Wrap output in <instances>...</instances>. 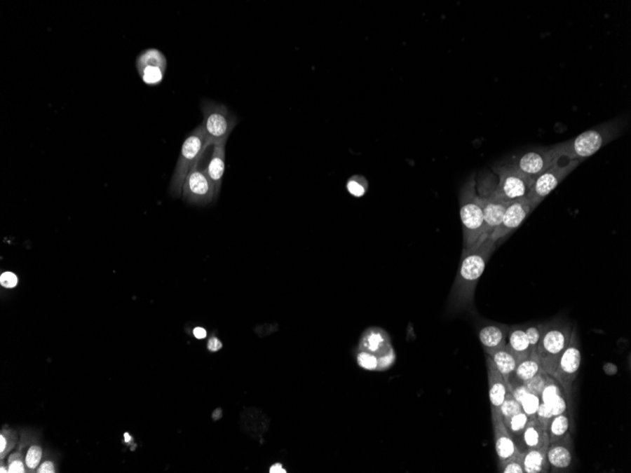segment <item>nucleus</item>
Here are the masks:
<instances>
[{
	"instance_id": "obj_1",
	"label": "nucleus",
	"mask_w": 631,
	"mask_h": 473,
	"mask_svg": "<svg viewBox=\"0 0 631 473\" xmlns=\"http://www.w3.org/2000/svg\"><path fill=\"white\" fill-rule=\"evenodd\" d=\"M497 245L487 239L480 247L463 249L458 274L448 299V312L473 311L475 289Z\"/></svg>"
},
{
	"instance_id": "obj_2",
	"label": "nucleus",
	"mask_w": 631,
	"mask_h": 473,
	"mask_svg": "<svg viewBox=\"0 0 631 473\" xmlns=\"http://www.w3.org/2000/svg\"><path fill=\"white\" fill-rule=\"evenodd\" d=\"M625 126L627 121L625 118H616L586 130L573 139L552 146L559 159L582 162L618 138L624 132Z\"/></svg>"
},
{
	"instance_id": "obj_3",
	"label": "nucleus",
	"mask_w": 631,
	"mask_h": 473,
	"mask_svg": "<svg viewBox=\"0 0 631 473\" xmlns=\"http://www.w3.org/2000/svg\"><path fill=\"white\" fill-rule=\"evenodd\" d=\"M461 219L463 228V249H473L484 243V214L482 203L477 190L475 175L470 177L459 196Z\"/></svg>"
},
{
	"instance_id": "obj_4",
	"label": "nucleus",
	"mask_w": 631,
	"mask_h": 473,
	"mask_svg": "<svg viewBox=\"0 0 631 473\" xmlns=\"http://www.w3.org/2000/svg\"><path fill=\"white\" fill-rule=\"evenodd\" d=\"M572 323L563 319H554L543 323V333L537 355L541 366L546 374L553 375L560 356L569 344Z\"/></svg>"
},
{
	"instance_id": "obj_5",
	"label": "nucleus",
	"mask_w": 631,
	"mask_h": 473,
	"mask_svg": "<svg viewBox=\"0 0 631 473\" xmlns=\"http://www.w3.org/2000/svg\"><path fill=\"white\" fill-rule=\"evenodd\" d=\"M209 146L203 127L193 130L182 146L178 161L171 179L170 192L173 197L182 196L184 179L193 168L197 167L201 158Z\"/></svg>"
},
{
	"instance_id": "obj_6",
	"label": "nucleus",
	"mask_w": 631,
	"mask_h": 473,
	"mask_svg": "<svg viewBox=\"0 0 631 473\" xmlns=\"http://www.w3.org/2000/svg\"><path fill=\"white\" fill-rule=\"evenodd\" d=\"M203 121L201 123L209 146L226 144L231 133L238 124V118L227 106L205 100L201 102Z\"/></svg>"
},
{
	"instance_id": "obj_7",
	"label": "nucleus",
	"mask_w": 631,
	"mask_h": 473,
	"mask_svg": "<svg viewBox=\"0 0 631 473\" xmlns=\"http://www.w3.org/2000/svg\"><path fill=\"white\" fill-rule=\"evenodd\" d=\"M492 170L498 177L494 190L500 198L510 203L527 198L532 186V179L524 175L507 161L494 165Z\"/></svg>"
},
{
	"instance_id": "obj_8",
	"label": "nucleus",
	"mask_w": 631,
	"mask_h": 473,
	"mask_svg": "<svg viewBox=\"0 0 631 473\" xmlns=\"http://www.w3.org/2000/svg\"><path fill=\"white\" fill-rule=\"evenodd\" d=\"M581 164V161H578V160H574V161L560 160L557 162L556 164L551 165L550 167L533 179L532 186L530 187L527 198L536 207H538L543 200L554 189L557 188L563 179L570 175Z\"/></svg>"
},
{
	"instance_id": "obj_9",
	"label": "nucleus",
	"mask_w": 631,
	"mask_h": 473,
	"mask_svg": "<svg viewBox=\"0 0 631 473\" xmlns=\"http://www.w3.org/2000/svg\"><path fill=\"white\" fill-rule=\"evenodd\" d=\"M582 361L581 342H579L578 330L573 328L569 344L562 355L560 356L556 371L552 377L556 379L564 391L565 396L570 399L573 392V385L578 377Z\"/></svg>"
},
{
	"instance_id": "obj_10",
	"label": "nucleus",
	"mask_w": 631,
	"mask_h": 473,
	"mask_svg": "<svg viewBox=\"0 0 631 473\" xmlns=\"http://www.w3.org/2000/svg\"><path fill=\"white\" fill-rule=\"evenodd\" d=\"M492 179L489 176H483L477 183V190L480 195L484 214V241L489 239V235L502 221L506 208L508 205L507 201L503 200L495 193V186Z\"/></svg>"
},
{
	"instance_id": "obj_11",
	"label": "nucleus",
	"mask_w": 631,
	"mask_h": 473,
	"mask_svg": "<svg viewBox=\"0 0 631 473\" xmlns=\"http://www.w3.org/2000/svg\"><path fill=\"white\" fill-rule=\"evenodd\" d=\"M559 161L560 159L557 156L553 146H549L531 149L523 154L516 155L507 162L524 175L534 179L536 177Z\"/></svg>"
},
{
	"instance_id": "obj_12",
	"label": "nucleus",
	"mask_w": 631,
	"mask_h": 473,
	"mask_svg": "<svg viewBox=\"0 0 631 473\" xmlns=\"http://www.w3.org/2000/svg\"><path fill=\"white\" fill-rule=\"evenodd\" d=\"M182 197L195 205H208L215 200V187L206 168H193L187 175L182 190Z\"/></svg>"
},
{
	"instance_id": "obj_13",
	"label": "nucleus",
	"mask_w": 631,
	"mask_h": 473,
	"mask_svg": "<svg viewBox=\"0 0 631 473\" xmlns=\"http://www.w3.org/2000/svg\"><path fill=\"white\" fill-rule=\"evenodd\" d=\"M537 208L527 198L510 201L503 216L502 221L489 235V240L498 244L504 240L508 235L520 227L524 219Z\"/></svg>"
},
{
	"instance_id": "obj_14",
	"label": "nucleus",
	"mask_w": 631,
	"mask_h": 473,
	"mask_svg": "<svg viewBox=\"0 0 631 473\" xmlns=\"http://www.w3.org/2000/svg\"><path fill=\"white\" fill-rule=\"evenodd\" d=\"M135 65L141 80L147 85L155 86L164 80L168 61L161 51L148 48L138 55Z\"/></svg>"
},
{
	"instance_id": "obj_15",
	"label": "nucleus",
	"mask_w": 631,
	"mask_h": 473,
	"mask_svg": "<svg viewBox=\"0 0 631 473\" xmlns=\"http://www.w3.org/2000/svg\"><path fill=\"white\" fill-rule=\"evenodd\" d=\"M510 326L480 320L477 325V337L487 355L504 349Z\"/></svg>"
},
{
	"instance_id": "obj_16",
	"label": "nucleus",
	"mask_w": 631,
	"mask_h": 473,
	"mask_svg": "<svg viewBox=\"0 0 631 473\" xmlns=\"http://www.w3.org/2000/svg\"><path fill=\"white\" fill-rule=\"evenodd\" d=\"M492 428H494V437L495 451L498 456L499 463L515 458L521 451L517 447L515 440L508 432L505 425L501 414L491 413Z\"/></svg>"
},
{
	"instance_id": "obj_17",
	"label": "nucleus",
	"mask_w": 631,
	"mask_h": 473,
	"mask_svg": "<svg viewBox=\"0 0 631 473\" xmlns=\"http://www.w3.org/2000/svg\"><path fill=\"white\" fill-rule=\"evenodd\" d=\"M487 374H488L489 397L491 413L501 414V405L507 395L508 388L492 359L486 355Z\"/></svg>"
},
{
	"instance_id": "obj_18",
	"label": "nucleus",
	"mask_w": 631,
	"mask_h": 473,
	"mask_svg": "<svg viewBox=\"0 0 631 473\" xmlns=\"http://www.w3.org/2000/svg\"><path fill=\"white\" fill-rule=\"evenodd\" d=\"M546 456L551 472H566L572 467L574 461L573 439L551 443Z\"/></svg>"
},
{
	"instance_id": "obj_19",
	"label": "nucleus",
	"mask_w": 631,
	"mask_h": 473,
	"mask_svg": "<svg viewBox=\"0 0 631 473\" xmlns=\"http://www.w3.org/2000/svg\"><path fill=\"white\" fill-rule=\"evenodd\" d=\"M505 348L514 356L517 363H520L521 361L531 355L529 339H527L524 325L510 326Z\"/></svg>"
},
{
	"instance_id": "obj_20",
	"label": "nucleus",
	"mask_w": 631,
	"mask_h": 473,
	"mask_svg": "<svg viewBox=\"0 0 631 473\" xmlns=\"http://www.w3.org/2000/svg\"><path fill=\"white\" fill-rule=\"evenodd\" d=\"M391 338L386 331L378 327L367 329L364 331L359 343V350L361 352H383L384 350H391ZM383 355V353H382Z\"/></svg>"
},
{
	"instance_id": "obj_21",
	"label": "nucleus",
	"mask_w": 631,
	"mask_h": 473,
	"mask_svg": "<svg viewBox=\"0 0 631 473\" xmlns=\"http://www.w3.org/2000/svg\"><path fill=\"white\" fill-rule=\"evenodd\" d=\"M542 366H541L540 360H538V355H531L529 357L517 364L515 371L511 375L510 379V391H513V388L516 385L526 384L536 375L542 372Z\"/></svg>"
},
{
	"instance_id": "obj_22",
	"label": "nucleus",
	"mask_w": 631,
	"mask_h": 473,
	"mask_svg": "<svg viewBox=\"0 0 631 473\" xmlns=\"http://www.w3.org/2000/svg\"><path fill=\"white\" fill-rule=\"evenodd\" d=\"M225 146L226 144H219L214 146L210 162L206 168L209 178L215 187V200L219 197L222 189V178L225 172Z\"/></svg>"
},
{
	"instance_id": "obj_23",
	"label": "nucleus",
	"mask_w": 631,
	"mask_h": 473,
	"mask_svg": "<svg viewBox=\"0 0 631 473\" xmlns=\"http://www.w3.org/2000/svg\"><path fill=\"white\" fill-rule=\"evenodd\" d=\"M549 443L542 447L531 448L523 452V467L524 473H545L550 472L548 461Z\"/></svg>"
},
{
	"instance_id": "obj_24",
	"label": "nucleus",
	"mask_w": 631,
	"mask_h": 473,
	"mask_svg": "<svg viewBox=\"0 0 631 473\" xmlns=\"http://www.w3.org/2000/svg\"><path fill=\"white\" fill-rule=\"evenodd\" d=\"M521 439L523 440L524 447L523 452L531 450V448L542 447L543 445L549 443L548 430L543 428L537 418L529 420L522 434Z\"/></svg>"
},
{
	"instance_id": "obj_25",
	"label": "nucleus",
	"mask_w": 631,
	"mask_h": 473,
	"mask_svg": "<svg viewBox=\"0 0 631 473\" xmlns=\"http://www.w3.org/2000/svg\"><path fill=\"white\" fill-rule=\"evenodd\" d=\"M571 420L568 411L555 416L548 428L549 444L572 439Z\"/></svg>"
},
{
	"instance_id": "obj_26",
	"label": "nucleus",
	"mask_w": 631,
	"mask_h": 473,
	"mask_svg": "<svg viewBox=\"0 0 631 473\" xmlns=\"http://www.w3.org/2000/svg\"><path fill=\"white\" fill-rule=\"evenodd\" d=\"M492 359L495 366L498 369L500 373L504 378L506 384H507L508 390H510V379L511 375L513 374L517 366L516 359L511 355L506 348L496 352L491 353L489 355Z\"/></svg>"
},
{
	"instance_id": "obj_27",
	"label": "nucleus",
	"mask_w": 631,
	"mask_h": 473,
	"mask_svg": "<svg viewBox=\"0 0 631 473\" xmlns=\"http://www.w3.org/2000/svg\"><path fill=\"white\" fill-rule=\"evenodd\" d=\"M529 421V417L524 414V411H522L519 414L511 417L510 420L505 421L504 423L507 426L508 432L513 436V439H515L521 437Z\"/></svg>"
},
{
	"instance_id": "obj_28",
	"label": "nucleus",
	"mask_w": 631,
	"mask_h": 473,
	"mask_svg": "<svg viewBox=\"0 0 631 473\" xmlns=\"http://www.w3.org/2000/svg\"><path fill=\"white\" fill-rule=\"evenodd\" d=\"M524 331H526L527 339L529 342L530 353L536 355L537 353L538 343H540L541 336L543 333V323L530 322L524 325Z\"/></svg>"
},
{
	"instance_id": "obj_29",
	"label": "nucleus",
	"mask_w": 631,
	"mask_h": 473,
	"mask_svg": "<svg viewBox=\"0 0 631 473\" xmlns=\"http://www.w3.org/2000/svg\"><path fill=\"white\" fill-rule=\"evenodd\" d=\"M518 402L521 404L524 414L529 417V420H534L536 415H537L538 406L542 402H541L540 396L535 395V394L529 391Z\"/></svg>"
},
{
	"instance_id": "obj_30",
	"label": "nucleus",
	"mask_w": 631,
	"mask_h": 473,
	"mask_svg": "<svg viewBox=\"0 0 631 473\" xmlns=\"http://www.w3.org/2000/svg\"><path fill=\"white\" fill-rule=\"evenodd\" d=\"M500 411H501L502 418L505 423V421L510 420L513 416L523 411V409H522L521 404H519V402L514 398L513 393L508 390L504 402H503Z\"/></svg>"
},
{
	"instance_id": "obj_31",
	"label": "nucleus",
	"mask_w": 631,
	"mask_h": 473,
	"mask_svg": "<svg viewBox=\"0 0 631 473\" xmlns=\"http://www.w3.org/2000/svg\"><path fill=\"white\" fill-rule=\"evenodd\" d=\"M563 394H564V391H563L559 383L550 375H548L545 388H543V392L540 395L541 402L543 404H548V402L557 398V397L563 395Z\"/></svg>"
},
{
	"instance_id": "obj_32",
	"label": "nucleus",
	"mask_w": 631,
	"mask_h": 473,
	"mask_svg": "<svg viewBox=\"0 0 631 473\" xmlns=\"http://www.w3.org/2000/svg\"><path fill=\"white\" fill-rule=\"evenodd\" d=\"M346 187L351 195L360 198L365 195L368 189V181L363 176H352L348 179Z\"/></svg>"
},
{
	"instance_id": "obj_33",
	"label": "nucleus",
	"mask_w": 631,
	"mask_h": 473,
	"mask_svg": "<svg viewBox=\"0 0 631 473\" xmlns=\"http://www.w3.org/2000/svg\"><path fill=\"white\" fill-rule=\"evenodd\" d=\"M499 472L524 473L523 467V452L519 453L515 458L508 459V460L499 463Z\"/></svg>"
},
{
	"instance_id": "obj_34",
	"label": "nucleus",
	"mask_w": 631,
	"mask_h": 473,
	"mask_svg": "<svg viewBox=\"0 0 631 473\" xmlns=\"http://www.w3.org/2000/svg\"><path fill=\"white\" fill-rule=\"evenodd\" d=\"M548 376V374H546L545 372H540V373L536 375L534 378H532L531 380H529V382L524 385H526L529 392L540 396L541 393L543 392V388H545Z\"/></svg>"
},
{
	"instance_id": "obj_35",
	"label": "nucleus",
	"mask_w": 631,
	"mask_h": 473,
	"mask_svg": "<svg viewBox=\"0 0 631 473\" xmlns=\"http://www.w3.org/2000/svg\"><path fill=\"white\" fill-rule=\"evenodd\" d=\"M549 411L552 413V415L557 416L562 414V413H564L568 411V402L567 399L565 398L564 394L563 395H560L552 399V401L548 402V404H545Z\"/></svg>"
},
{
	"instance_id": "obj_36",
	"label": "nucleus",
	"mask_w": 631,
	"mask_h": 473,
	"mask_svg": "<svg viewBox=\"0 0 631 473\" xmlns=\"http://www.w3.org/2000/svg\"><path fill=\"white\" fill-rule=\"evenodd\" d=\"M553 418L554 416L549 411L548 406H546L545 404H543V402H541L537 411V415H536V418H537L538 423L542 424L543 428L548 430L549 423H550V421Z\"/></svg>"
},
{
	"instance_id": "obj_37",
	"label": "nucleus",
	"mask_w": 631,
	"mask_h": 473,
	"mask_svg": "<svg viewBox=\"0 0 631 473\" xmlns=\"http://www.w3.org/2000/svg\"><path fill=\"white\" fill-rule=\"evenodd\" d=\"M41 458H42V450H41L40 447L34 446V447L29 448L28 453H27V466H28L29 469H35V467H37V465L39 464Z\"/></svg>"
},
{
	"instance_id": "obj_38",
	"label": "nucleus",
	"mask_w": 631,
	"mask_h": 473,
	"mask_svg": "<svg viewBox=\"0 0 631 473\" xmlns=\"http://www.w3.org/2000/svg\"><path fill=\"white\" fill-rule=\"evenodd\" d=\"M18 282V277L12 273H5L0 277V284H1L2 287L6 288L15 287Z\"/></svg>"
},
{
	"instance_id": "obj_39",
	"label": "nucleus",
	"mask_w": 631,
	"mask_h": 473,
	"mask_svg": "<svg viewBox=\"0 0 631 473\" xmlns=\"http://www.w3.org/2000/svg\"><path fill=\"white\" fill-rule=\"evenodd\" d=\"M208 348L211 352H217V350H219L222 348V341H220L219 338H217V337H212L208 342Z\"/></svg>"
},
{
	"instance_id": "obj_40",
	"label": "nucleus",
	"mask_w": 631,
	"mask_h": 473,
	"mask_svg": "<svg viewBox=\"0 0 631 473\" xmlns=\"http://www.w3.org/2000/svg\"><path fill=\"white\" fill-rule=\"evenodd\" d=\"M9 472L11 473H22L24 472L23 464L21 461L11 462L9 467Z\"/></svg>"
},
{
	"instance_id": "obj_41",
	"label": "nucleus",
	"mask_w": 631,
	"mask_h": 473,
	"mask_svg": "<svg viewBox=\"0 0 631 473\" xmlns=\"http://www.w3.org/2000/svg\"><path fill=\"white\" fill-rule=\"evenodd\" d=\"M38 472L39 473H53L54 472V467L53 464L51 462H46L43 463L42 466H41L40 469H38Z\"/></svg>"
},
{
	"instance_id": "obj_42",
	"label": "nucleus",
	"mask_w": 631,
	"mask_h": 473,
	"mask_svg": "<svg viewBox=\"0 0 631 473\" xmlns=\"http://www.w3.org/2000/svg\"><path fill=\"white\" fill-rule=\"evenodd\" d=\"M193 334H194L196 338L198 339L205 338L206 336H208V333H206L205 329L201 327L195 328L194 331H193Z\"/></svg>"
},
{
	"instance_id": "obj_43",
	"label": "nucleus",
	"mask_w": 631,
	"mask_h": 473,
	"mask_svg": "<svg viewBox=\"0 0 631 473\" xmlns=\"http://www.w3.org/2000/svg\"><path fill=\"white\" fill-rule=\"evenodd\" d=\"M269 472L271 473H284L287 472L284 469H283L281 464H276L273 465V467L269 469Z\"/></svg>"
},
{
	"instance_id": "obj_44",
	"label": "nucleus",
	"mask_w": 631,
	"mask_h": 473,
	"mask_svg": "<svg viewBox=\"0 0 631 473\" xmlns=\"http://www.w3.org/2000/svg\"><path fill=\"white\" fill-rule=\"evenodd\" d=\"M0 441H1V442H0V452L4 453L5 451V448H6V445H7L6 439H4V436H1V437H0Z\"/></svg>"
},
{
	"instance_id": "obj_45",
	"label": "nucleus",
	"mask_w": 631,
	"mask_h": 473,
	"mask_svg": "<svg viewBox=\"0 0 631 473\" xmlns=\"http://www.w3.org/2000/svg\"><path fill=\"white\" fill-rule=\"evenodd\" d=\"M212 417H213L214 420H219V418L222 417V410L220 409L215 410Z\"/></svg>"
},
{
	"instance_id": "obj_46",
	"label": "nucleus",
	"mask_w": 631,
	"mask_h": 473,
	"mask_svg": "<svg viewBox=\"0 0 631 473\" xmlns=\"http://www.w3.org/2000/svg\"><path fill=\"white\" fill-rule=\"evenodd\" d=\"M124 436H125V440H126V442H129L130 440L132 439V437H130V434L128 433L125 434Z\"/></svg>"
},
{
	"instance_id": "obj_47",
	"label": "nucleus",
	"mask_w": 631,
	"mask_h": 473,
	"mask_svg": "<svg viewBox=\"0 0 631 473\" xmlns=\"http://www.w3.org/2000/svg\"><path fill=\"white\" fill-rule=\"evenodd\" d=\"M0 472H2V473H4V472H9V470H7L6 469H4V467H1V469H0Z\"/></svg>"
}]
</instances>
